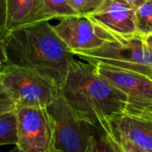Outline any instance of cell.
I'll return each instance as SVG.
<instances>
[{"label": "cell", "instance_id": "6", "mask_svg": "<svg viewBox=\"0 0 152 152\" xmlns=\"http://www.w3.org/2000/svg\"><path fill=\"white\" fill-rule=\"evenodd\" d=\"M18 146L24 152H53V126L46 107H20Z\"/></svg>", "mask_w": 152, "mask_h": 152}, {"label": "cell", "instance_id": "20", "mask_svg": "<svg viewBox=\"0 0 152 152\" xmlns=\"http://www.w3.org/2000/svg\"><path fill=\"white\" fill-rule=\"evenodd\" d=\"M8 152H24V151H22L18 146H15L12 150H11L10 151H8Z\"/></svg>", "mask_w": 152, "mask_h": 152}, {"label": "cell", "instance_id": "2", "mask_svg": "<svg viewBox=\"0 0 152 152\" xmlns=\"http://www.w3.org/2000/svg\"><path fill=\"white\" fill-rule=\"evenodd\" d=\"M61 94L78 118L98 127L127 111L129 106L127 96L86 61H74Z\"/></svg>", "mask_w": 152, "mask_h": 152}, {"label": "cell", "instance_id": "1", "mask_svg": "<svg viewBox=\"0 0 152 152\" xmlns=\"http://www.w3.org/2000/svg\"><path fill=\"white\" fill-rule=\"evenodd\" d=\"M1 54V66L14 65L32 69L60 90L76 61L49 20L3 33Z\"/></svg>", "mask_w": 152, "mask_h": 152}, {"label": "cell", "instance_id": "8", "mask_svg": "<svg viewBox=\"0 0 152 152\" xmlns=\"http://www.w3.org/2000/svg\"><path fill=\"white\" fill-rule=\"evenodd\" d=\"M94 66L100 76L127 96L129 101L127 111L138 112L152 108V77L104 64Z\"/></svg>", "mask_w": 152, "mask_h": 152}, {"label": "cell", "instance_id": "14", "mask_svg": "<svg viewBox=\"0 0 152 152\" xmlns=\"http://www.w3.org/2000/svg\"><path fill=\"white\" fill-rule=\"evenodd\" d=\"M43 2L50 20L77 15L71 7L69 0H43Z\"/></svg>", "mask_w": 152, "mask_h": 152}, {"label": "cell", "instance_id": "22", "mask_svg": "<svg viewBox=\"0 0 152 152\" xmlns=\"http://www.w3.org/2000/svg\"><path fill=\"white\" fill-rule=\"evenodd\" d=\"M150 109H151V111H152V108H150Z\"/></svg>", "mask_w": 152, "mask_h": 152}, {"label": "cell", "instance_id": "16", "mask_svg": "<svg viewBox=\"0 0 152 152\" xmlns=\"http://www.w3.org/2000/svg\"><path fill=\"white\" fill-rule=\"evenodd\" d=\"M106 0H69L70 5L77 15L88 16L99 9Z\"/></svg>", "mask_w": 152, "mask_h": 152}, {"label": "cell", "instance_id": "19", "mask_svg": "<svg viewBox=\"0 0 152 152\" xmlns=\"http://www.w3.org/2000/svg\"><path fill=\"white\" fill-rule=\"evenodd\" d=\"M142 38H143V42H144L146 47L150 50V52L152 53V33L147 35V36L142 37Z\"/></svg>", "mask_w": 152, "mask_h": 152}, {"label": "cell", "instance_id": "13", "mask_svg": "<svg viewBox=\"0 0 152 152\" xmlns=\"http://www.w3.org/2000/svg\"><path fill=\"white\" fill-rule=\"evenodd\" d=\"M90 152H123V151L110 132L101 128L94 138Z\"/></svg>", "mask_w": 152, "mask_h": 152}, {"label": "cell", "instance_id": "15", "mask_svg": "<svg viewBox=\"0 0 152 152\" xmlns=\"http://www.w3.org/2000/svg\"><path fill=\"white\" fill-rule=\"evenodd\" d=\"M136 23L138 34L142 37L152 33V0H149L136 9Z\"/></svg>", "mask_w": 152, "mask_h": 152}, {"label": "cell", "instance_id": "12", "mask_svg": "<svg viewBox=\"0 0 152 152\" xmlns=\"http://www.w3.org/2000/svg\"><path fill=\"white\" fill-rule=\"evenodd\" d=\"M18 144V118L16 111L0 114V145Z\"/></svg>", "mask_w": 152, "mask_h": 152}, {"label": "cell", "instance_id": "17", "mask_svg": "<svg viewBox=\"0 0 152 152\" xmlns=\"http://www.w3.org/2000/svg\"><path fill=\"white\" fill-rule=\"evenodd\" d=\"M101 128L103 129V130H108V131H110V134L113 135V137L116 139V141H117L123 148L128 150L130 152H147L146 151L141 149L140 147H138L137 145H135L134 143L131 142L130 141H128V140H126V139H125V138H123V137H121V136H118V135L115 134L111 131V129L110 128V126H109L108 125H104V126H102Z\"/></svg>", "mask_w": 152, "mask_h": 152}, {"label": "cell", "instance_id": "7", "mask_svg": "<svg viewBox=\"0 0 152 152\" xmlns=\"http://www.w3.org/2000/svg\"><path fill=\"white\" fill-rule=\"evenodd\" d=\"M54 29L73 54L96 50L118 38L94 23L87 16L81 15L61 19Z\"/></svg>", "mask_w": 152, "mask_h": 152}, {"label": "cell", "instance_id": "3", "mask_svg": "<svg viewBox=\"0 0 152 152\" xmlns=\"http://www.w3.org/2000/svg\"><path fill=\"white\" fill-rule=\"evenodd\" d=\"M61 94V90L39 73L14 65H2L0 95L16 107H47Z\"/></svg>", "mask_w": 152, "mask_h": 152}, {"label": "cell", "instance_id": "10", "mask_svg": "<svg viewBox=\"0 0 152 152\" xmlns=\"http://www.w3.org/2000/svg\"><path fill=\"white\" fill-rule=\"evenodd\" d=\"M111 131L147 152H152V111H126L112 118L105 124ZM104 126V125H103Z\"/></svg>", "mask_w": 152, "mask_h": 152}, {"label": "cell", "instance_id": "4", "mask_svg": "<svg viewBox=\"0 0 152 152\" xmlns=\"http://www.w3.org/2000/svg\"><path fill=\"white\" fill-rule=\"evenodd\" d=\"M46 110L53 126V152H90L101 127L78 118L61 94Z\"/></svg>", "mask_w": 152, "mask_h": 152}, {"label": "cell", "instance_id": "18", "mask_svg": "<svg viewBox=\"0 0 152 152\" xmlns=\"http://www.w3.org/2000/svg\"><path fill=\"white\" fill-rule=\"evenodd\" d=\"M126 2H127L129 4H131L135 10L138 9L140 6H142L143 4L147 3L149 0H125Z\"/></svg>", "mask_w": 152, "mask_h": 152}, {"label": "cell", "instance_id": "21", "mask_svg": "<svg viewBox=\"0 0 152 152\" xmlns=\"http://www.w3.org/2000/svg\"><path fill=\"white\" fill-rule=\"evenodd\" d=\"M109 132H110V131H109ZM115 140H116V139H115ZM118 144H119V143H118ZM119 146H120V148L122 149V151H123V152H130V151H128V150H126V149L123 148V147H122V146H121L120 144H119Z\"/></svg>", "mask_w": 152, "mask_h": 152}, {"label": "cell", "instance_id": "11", "mask_svg": "<svg viewBox=\"0 0 152 152\" xmlns=\"http://www.w3.org/2000/svg\"><path fill=\"white\" fill-rule=\"evenodd\" d=\"M45 20L43 0H2V34Z\"/></svg>", "mask_w": 152, "mask_h": 152}, {"label": "cell", "instance_id": "9", "mask_svg": "<svg viewBox=\"0 0 152 152\" xmlns=\"http://www.w3.org/2000/svg\"><path fill=\"white\" fill-rule=\"evenodd\" d=\"M136 10L125 0H106L87 17L116 37H131L138 34Z\"/></svg>", "mask_w": 152, "mask_h": 152}, {"label": "cell", "instance_id": "5", "mask_svg": "<svg viewBox=\"0 0 152 152\" xmlns=\"http://www.w3.org/2000/svg\"><path fill=\"white\" fill-rule=\"evenodd\" d=\"M74 55L94 65L104 64L152 77V53L140 35L118 37L96 50L76 53Z\"/></svg>", "mask_w": 152, "mask_h": 152}]
</instances>
